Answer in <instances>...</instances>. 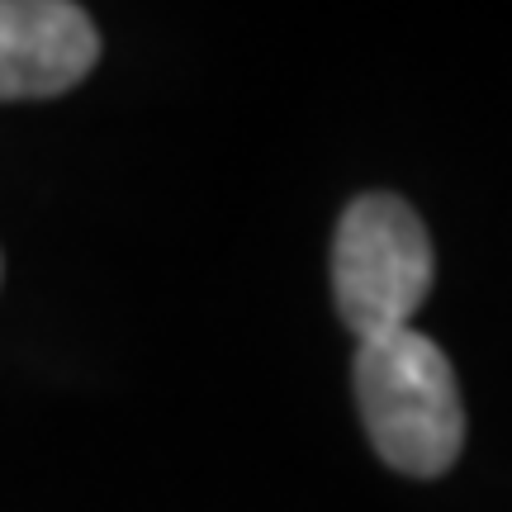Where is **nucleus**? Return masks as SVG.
<instances>
[{
	"mask_svg": "<svg viewBox=\"0 0 512 512\" xmlns=\"http://www.w3.org/2000/svg\"><path fill=\"white\" fill-rule=\"evenodd\" d=\"M356 408L370 446L399 475L437 479L465 451V399L446 351L413 328L356 347Z\"/></svg>",
	"mask_w": 512,
	"mask_h": 512,
	"instance_id": "obj_1",
	"label": "nucleus"
},
{
	"mask_svg": "<svg viewBox=\"0 0 512 512\" xmlns=\"http://www.w3.org/2000/svg\"><path fill=\"white\" fill-rule=\"evenodd\" d=\"M437 280V252L418 209L399 195H356L332 233V299L356 342L408 328Z\"/></svg>",
	"mask_w": 512,
	"mask_h": 512,
	"instance_id": "obj_2",
	"label": "nucleus"
},
{
	"mask_svg": "<svg viewBox=\"0 0 512 512\" xmlns=\"http://www.w3.org/2000/svg\"><path fill=\"white\" fill-rule=\"evenodd\" d=\"M100 62L95 19L67 0H0V100H53Z\"/></svg>",
	"mask_w": 512,
	"mask_h": 512,
	"instance_id": "obj_3",
	"label": "nucleus"
}]
</instances>
